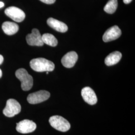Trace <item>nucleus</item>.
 Returning <instances> with one entry per match:
<instances>
[{
  "label": "nucleus",
  "instance_id": "obj_2",
  "mask_svg": "<svg viewBox=\"0 0 135 135\" xmlns=\"http://www.w3.org/2000/svg\"><path fill=\"white\" fill-rule=\"evenodd\" d=\"M16 76L21 82V88L23 91H29L33 85V77L25 69H19L15 73Z\"/></svg>",
  "mask_w": 135,
  "mask_h": 135
},
{
  "label": "nucleus",
  "instance_id": "obj_19",
  "mask_svg": "<svg viewBox=\"0 0 135 135\" xmlns=\"http://www.w3.org/2000/svg\"><path fill=\"white\" fill-rule=\"evenodd\" d=\"M132 0H123V2L126 4H128L130 3L131 2H132Z\"/></svg>",
  "mask_w": 135,
  "mask_h": 135
},
{
  "label": "nucleus",
  "instance_id": "obj_7",
  "mask_svg": "<svg viewBox=\"0 0 135 135\" xmlns=\"http://www.w3.org/2000/svg\"><path fill=\"white\" fill-rule=\"evenodd\" d=\"M36 128L37 125L33 121L24 120L17 124L16 130L22 134H28L34 132Z\"/></svg>",
  "mask_w": 135,
  "mask_h": 135
},
{
  "label": "nucleus",
  "instance_id": "obj_18",
  "mask_svg": "<svg viewBox=\"0 0 135 135\" xmlns=\"http://www.w3.org/2000/svg\"><path fill=\"white\" fill-rule=\"evenodd\" d=\"M4 61V57L2 55H0V65H1Z\"/></svg>",
  "mask_w": 135,
  "mask_h": 135
},
{
  "label": "nucleus",
  "instance_id": "obj_4",
  "mask_svg": "<svg viewBox=\"0 0 135 135\" xmlns=\"http://www.w3.org/2000/svg\"><path fill=\"white\" fill-rule=\"evenodd\" d=\"M21 111V106L19 103L13 99L7 100L6 106L3 110V114L8 117H13L19 114Z\"/></svg>",
  "mask_w": 135,
  "mask_h": 135
},
{
  "label": "nucleus",
  "instance_id": "obj_8",
  "mask_svg": "<svg viewBox=\"0 0 135 135\" xmlns=\"http://www.w3.org/2000/svg\"><path fill=\"white\" fill-rule=\"evenodd\" d=\"M26 41L28 44L30 46H43L44 43L42 39V36L38 29H33L32 33L26 36Z\"/></svg>",
  "mask_w": 135,
  "mask_h": 135
},
{
  "label": "nucleus",
  "instance_id": "obj_16",
  "mask_svg": "<svg viewBox=\"0 0 135 135\" xmlns=\"http://www.w3.org/2000/svg\"><path fill=\"white\" fill-rule=\"evenodd\" d=\"M118 7V0H109L104 7V10L107 13L112 14L115 12Z\"/></svg>",
  "mask_w": 135,
  "mask_h": 135
},
{
  "label": "nucleus",
  "instance_id": "obj_1",
  "mask_svg": "<svg viewBox=\"0 0 135 135\" xmlns=\"http://www.w3.org/2000/svg\"><path fill=\"white\" fill-rule=\"evenodd\" d=\"M30 65L33 70L38 72H52L55 69L54 64L45 58L33 59L31 61Z\"/></svg>",
  "mask_w": 135,
  "mask_h": 135
},
{
  "label": "nucleus",
  "instance_id": "obj_5",
  "mask_svg": "<svg viewBox=\"0 0 135 135\" xmlns=\"http://www.w3.org/2000/svg\"><path fill=\"white\" fill-rule=\"evenodd\" d=\"M50 97V93L45 90H41L29 94L27 101L31 104H37L47 100Z\"/></svg>",
  "mask_w": 135,
  "mask_h": 135
},
{
  "label": "nucleus",
  "instance_id": "obj_15",
  "mask_svg": "<svg viewBox=\"0 0 135 135\" xmlns=\"http://www.w3.org/2000/svg\"><path fill=\"white\" fill-rule=\"evenodd\" d=\"M44 44H46L51 47H56L58 45V40L53 35L49 33L44 34L42 36Z\"/></svg>",
  "mask_w": 135,
  "mask_h": 135
},
{
  "label": "nucleus",
  "instance_id": "obj_3",
  "mask_svg": "<svg viewBox=\"0 0 135 135\" xmlns=\"http://www.w3.org/2000/svg\"><path fill=\"white\" fill-rule=\"evenodd\" d=\"M49 123L54 129L63 132H67L71 127L70 123L61 116L51 117L49 119Z\"/></svg>",
  "mask_w": 135,
  "mask_h": 135
},
{
  "label": "nucleus",
  "instance_id": "obj_12",
  "mask_svg": "<svg viewBox=\"0 0 135 135\" xmlns=\"http://www.w3.org/2000/svg\"><path fill=\"white\" fill-rule=\"evenodd\" d=\"M47 24L50 27L59 32L65 33L68 29L67 25L53 18H49L47 20Z\"/></svg>",
  "mask_w": 135,
  "mask_h": 135
},
{
  "label": "nucleus",
  "instance_id": "obj_11",
  "mask_svg": "<svg viewBox=\"0 0 135 135\" xmlns=\"http://www.w3.org/2000/svg\"><path fill=\"white\" fill-rule=\"evenodd\" d=\"M78 56L75 52L72 51L66 54L63 57L61 62L65 67L71 68L74 66L77 61Z\"/></svg>",
  "mask_w": 135,
  "mask_h": 135
},
{
  "label": "nucleus",
  "instance_id": "obj_21",
  "mask_svg": "<svg viewBox=\"0 0 135 135\" xmlns=\"http://www.w3.org/2000/svg\"><path fill=\"white\" fill-rule=\"evenodd\" d=\"M2 70L0 69V78L2 77Z\"/></svg>",
  "mask_w": 135,
  "mask_h": 135
},
{
  "label": "nucleus",
  "instance_id": "obj_10",
  "mask_svg": "<svg viewBox=\"0 0 135 135\" xmlns=\"http://www.w3.org/2000/svg\"><path fill=\"white\" fill-rule=\"evenodd\" d=\"M81 95L84 100L89 105H95L98 101L97 97L95 93L90 87L84 88L82 90Z\"/></svg>",
  "mask_w": 135,
  "mask_h": 135
},
{
  "label": "nucleus",
  "instance_id": "obj_6",
  "mask_svg": "<svg viewBox=\"0 0 135 135\" xmlns=\"http://www.w3.org/2000/svg\"><path fill=\"white\" fill-rule=\"evenodd\" d=\"M5 14L16 22H21L25 18L24 12L16 7H10L5 11Z\"/></svg>",
  "mask_w": 135,
  "mask_h": 135
},
{
  "label": "nucleus",
  "instance_id": "obj_17",
  "mask_svg": "<svg viewBox=\"0 0 135 135\" xmlns=\"http://www.w3.org/2000/svg\"><path fill=\"white\" fill-rule=\"evenodd\" d=\"M40 1L47 4H54L56 1V0H40Z\"/></svg>",
  "mask_w": 135,
  "mask_h": 135
},
{
  "label": "nucleus",
  "instance_id": "obj_9",
  "mask_svg": "<svg viewBox=\"0 0 135 135\" xmlns=\"http://www.w3.org/2000/svg\"><path fill=\"white\" fill-rule=\"evenodd\" d=\"M122 32L117 26H114L108 29L103 36V40L105 42H109L118 39L121 36Z\"/></svg>",
  "mask_w": 135,
  "mask_h": 135
},
{
  "label": "nucleus",
  "instance_id": "obj_20",
  "mask_svg": "<svg viewBox=\"0 0 135 135\" xmlns=\"http://www.w3.org/2000/svg\"><path fill=\"white\" fill-rule=\"evenodd\" d=\"M4 6V3L2 2H0V8L3 7Z\"/></svg>",
  "mask_w": 135,
  "mask_h": 135
},
{
  "label": "nucleus",
  "instance_id": "obj_14",
  "mask_svg": "<svg viewBox=\"0 0 135 135\" xmlns=\"http://www.w3.org/2000/svg\"><path fill=\"white\" fill-rule=\"evenodd\" d=\"M122 54L118 51H116L110 54L105 60V63L108 66L114 65L118 63L122 58Z\"/></svg>",
  "mask_w": 135,
  "mask_h": 135
},
{
  "label": "nucleus",
  "instance_id": "obj_13",
  "mask_svg": "<svg viewBox=\"0 0 135 135\" xmlns=\"http://www.w3.org/2000/svg\"><path fill=\"white\" fill-rule=\"evenodd\" d=\"M2 29L5 34L8 35H13L18 31L19 26L14 22L7 21L2 25Z\"/></svg>",
  "mask_w": 135,
  "mask_h": 135
}]
</instances>
